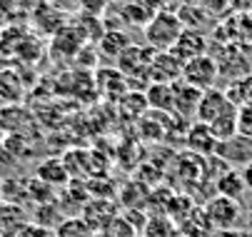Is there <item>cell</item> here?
<instances>
[{
  "mask_svg": "<svg viewBox=\"0 0 252 237\" xmlns=\"http://www.w3.org/2000/svg\"><path fill=\"white\" fill-rule=\"evenodd\" d=\"M135 235H137V227H132V222L123 215H115L97 232V237H135Z\"/></svg>",
  "mask_w": 252,
  "mask_h": 237,
  "instance_id": "cell-18",
  "label": "cell"
},
{
  "mask_svg": "<svg viewBox=\"0 0 252 237\" xmlns=\"http://www.w3.org/2000/svg\"><path fill=\"white\" fill-rule=\"evenodd\" d=\"M183 65H185L183 60H177L170 50H165V53L155 55L148 73H150L153 83H172L175 78H183Z\"/></svg>",
  "mask_w": 252,
  "mask_h": 237,
  "instance_id": "cell-7",
  "label": "cell"
},
{
  "mask_svg": "<svg viewBox=\"0 0 252 237\" xmlns=\"http://www.w3.org/2000/svg\"><path fill=\"white\" fill-rule=\"evenodd\" d=\"M48 5L65 13V15H73V13L80 10V0H48Z\"/></svg>",
  "mask_w": 252,
  "mask_h": 237,
  "instance_id": "cell-22",
  "label": "cell"
},
{
  "mask_svg": "<svg viewBox=\"0 0 252 237\" xmlns=\"http://www.w3.org/2000/svg\"><path fill=\"white\" fill-rule=\"evenodd\" d=\"M215 190H218V195L232 197V200H240V197L247 192L240 170H225V173L218 178V182H215Z\"/></svg>",
  "mask_w": 252,
  "mask_h": 237,
  "instance_id": "cell-14",
  "label": "cell"
},
{
  "mask_svg": "<svg viewBox=\"0 0 252 237\" xmlns=\"http://www.w3.org/2000/svg\"><path fill=\"white\" fill-rule=\"evenodd\" d=\"M38 180L50 185V187H58V185H65L70 180V173L63 160H45L43 165H38Z\"/></svg>",
  "mask_w": 252,
  "mask_h": 237,
  "instance_id": "cell-15",
  "label": "cell"
},
{
  "mask_svg": "<svg viewBox=\"0 0 252 237\" xmlns=\"http://www.w3.org/2000/svg\"><path fill=\"white\" fill-rule=\"evenodd\" d=\"M202 92L205 90H197V88H192L188 83H183L180 88L175 85V113L180 118H195Z\"/></svg>",
  "mask_w": 252,
  "mask_h": 237,
  "instance_id": "cell-11",
  "label": "cell"
},
{
  "mask_svg": "<svg viewBox=\"0 0 252 237\" xmlns=\"http://www.w3.org/2000/svg\"><path fill=\"white\" fill-rule=\"evenodd\" d=\"M55 237H97V232L83 217H65L55 227Z\"/></svg>",
  "mask_w": 252,
  "mask_h": 237,
  "instance_id": "cell-16",
  "label": "cell"
},
{
  "mask_svg": "<svg viewBox=\"0 0 252 237\" xmlns=\"http://www.w3.org/2000/svg\"><path fill=\"white\" fill-rule=\"evenodd\" d=\"M227 108H232V103L225 97V92H222V90L210 88V90H205V92H202V97H200V105H197L195 118H197V122L212 125V122L218 120Z\"/></svg>",
  "mask_w": 252,
  "mask_h": 237,
  "instance_id": "cell-6",
  "label": "cell"
},
{
  "mask_svg": "<svg viewBox=\"0 0 252 237\" xmlns=\"http://www.w3.org/2000/svg\"><path fill=\"white\" fill-rule=\"evenodd\" d=\"M220 70H218V60L212 55H200L192 58L183 65V83L197 88V90H210L218 80Z\"/></svg>",
  "mask_w": 252,
  "mask_h": 237,
  "instance_id": "cell-3",
  "label": "cell"
},
{
  "mask_svg": "<svg viewBox=\"0 0 252 237\" xmlns=\"http://www.w3.org/2000/svg\"><path fill=\"white\" fill-rule=\"evenodd\" d=\"M170 53L177 58V60H192V58H200V55H207V40L200 30H190L185 28L180 32V38L175 40V45L170 48Z\"/></svg>",
  "mask_w": 252,
  "mask_h": 237,
  "instance_id": "cell-4",
  "label": "cell"
},
{
  "mask_svg": "<svg viewBox=\"0 0 252 237\" xmlns=\"http://www.w3.org/2000/svg\"><path fill=\"white\" fill-rule=\"evenodd\" d=\"M113 217H115V205H113V200L90 197V200L85 202V207H83V220H85L95 232H100Z\"/></svg>",
  "mask_w": 252,
  "mask_h": 237,
  "instance_id": "cell-8",
  "label": "cell"
},
{
  "mask_svg": "<svg viewBox=\"0 0 252 237\" xmlns=\"http://www.w3.org/2000/svg\"><path fill=\"white\" fill-rule=\"evenodd\" d=\"M240 173H242V180H245V187H247V190L252 192V162H247V165L242 167V170H240Z\"/></svg>",
  "mask_w": 252,
  "mask_h": 237,
  "instance_id": "cell-23",
  "label": "cell"
},
{
  "mask_svg": "<svg viewBox=\"0 0 252 237\" xmlns=\"http://www.w3.org/2000/svg\"><path fill=\"white\" fill-rule=\"evenodd\" d=\"M145 100L158 113H172L175 110V85L172 83H153L145 92Z\"/></svg>",
  "mask_w": 252,
  "mask_h": 237,
  "instance_id": "cell-12",
  "label": "cell"
},
{
  "mask_svg": "<svg viewBox=\"0 0 252 237\" xmlns=\"http://www.w3.org/2000/svg\"><path fill=\"white\" fill-rule=\"evenodd\" d=\"M102 50H105V55H115V58H120L127 48H130V38L125 35V32H120V30H115V32H107L105 30V35L100 38V43H97Z\"/></svg>",
  "mask_w": 252,
  "mask_h": 237,
  "instance_id": "cell-17",
  "label": "cell"
},
{
  "mask_svg": "<svg viewBox=\"0 0 252 237\" xmlns=\"http://www.w3.org/2000/svg\"><path fill=\"white\" fill-rule=\"evenodd\" d=\"M222 162H230V165H247L252 162V140L245 138V135H235L230 140H222L218 143V150H215Z\"/></svg>",
  "mask_w": 252,
  "mask_h": 237,
  "instance_id": "cell-5",
  "label": "cell"
},
{
  "mask_svg": "<svg viewBox=\"0 0 252 237\" xmlns=\"http://www.w3.org/2000/svg\"><path fill=\"white\" fill-rule=\"evenodd\" d=\"M28 225V215L15 202H0V237H18Z\"/></svg>",
  "mask_w": 252,
  "mask_h": 237,
  "instance_id": "cell-9",
  "label": "cell"
},
{
  "mask_svg": "<svg viewBox=\"0 0 252 237\" xmlns=\"http://www.w3.org/2000/svg\"><path fill=\"white\" fill-rule=\"evenodd\" d=\"M237 135H245L252 140V105L237 108Z\"/></svg>",
  "mask_w": 252,
  "mask_h": 237,
  "instance_id": "cell-19",
  "label": "cell"
},
{
  "mask_svg": "<svg viewBox=\"0 0 252 237\" xmlns=\"http://www.w3.org/2000/svg\"><path fill=\"white\" fill-rule=\"evenodd\" d=\"M225 97L235 108H245V105H252V73L237 78V80H230L227 88L222 90Z\"/></svg>",
  "mask_w": 252,
  "mask_h": 237,
  "instance_id": "cell-13",
  "label": "cell"
},
{
  "mask_svg": "<svg viewBox=\"0 0 252 237\" xmlns=\"http://www.w3.org/2000/svg\"><path fill=\"white\" fill-rule=\"evenodd\" d=\"M205 220L218 227V230H230L240 222V215H242V207H240V200H232V197H222V195H215L207 205H205Z\"/></svg>",
  "mask_w": 252,
  "mask_h": 237,
  "instance_id": "cell-2",
  "label": "cell"
},
{
  "mask_svg": "<svg viewBox=\"0 0 252 237\" xmlns=\"http://www.w3.org/2000/svg\"><path fill=\"white\" fill-rule=\"evenodd\" d=\"M188 145L197 155H215V150H218V138H215V132H212L210 125L195 122L188 130Z\"/></svg>",
  "mask_w": 252,
  "mask_h": 237,
  "instance_id": "cell-10",
  "label": "cell"
},
{
  "mask_svg": "<svg viewBox=\"0 0 252 237\" xmlns=\"http://www.w3.org/2000/svg\"><path fill=\"white\" fill-rule=\"evenodd\" d=\"M110 3H127V0H110Z\"/></svg>",
  "mask_w": 252,
  "mask_h": 237,
  "instance_id": "cell-24",
  "label": "cell"
},
{
  "mask_svg": "<svg viewBox=\"0 0 252 237\" xmlns=\"http://www.w3.org/2000/svg\"><path fill=\"white\" fill-rule=\"evenodd\" d=\"M145 30V40L150 48L165 53L175 45V40L180 38L183 32V20H180L177 13H170V10H155V15L150 18V23L142 28Z\"/></svg>",
  "mask_w": 252,
  "mask_h": 237,
  "instance_id": "cell-1",
  "label": "cell"
},
{
  "mask_svg": "<svg viewBox=\"0 0 252 237\" xmlns=\"http://www.w3.org/2000/svg\"><path fill=\"white\" fill-rule=\"evenodd\" d=\"M18 237H55V230H48V227H43L38 222H28L18 232Z\"/></svg>",
  "mask_w": 252,
  "mask_h": 237,
  "instance_id": "cell-21",
  "label": "cell"
},
{
  "mask_svg": "<svg viewBox=\"0 0 252 237\" xmlns=\"http://www.w3.org/2000/svg\"><path fill=\"white\" fill-rule=\"evenodd\" d=\"M110 0H80V10L78 13H85V15H93V18H102Z\"/></svg>",
  "mask_w": 252,
  "mask_h": 237,
  "instance_id": "cell-20",
  "label": "cell"
}]
</instances>
